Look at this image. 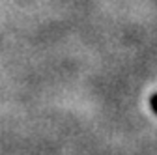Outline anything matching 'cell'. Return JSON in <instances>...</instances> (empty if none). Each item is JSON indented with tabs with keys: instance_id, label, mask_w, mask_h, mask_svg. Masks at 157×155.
<instances>
[{
	"instance_id": "6da1fadb",
	"label": "cell",
	"mask_w": 157,
	"mask_h": 155,
	"mask_svg": "<svg viewBox=\"0 0 157 155\" xmlns=\"http://www.w3.org/2000/svg\"><path fill=\"white\" fill-rule=\"evenodd\" d=\"M150 107H151V110L157 114V93H153V95H151V99H150Z\"/></svg>"
}]
</instances>
